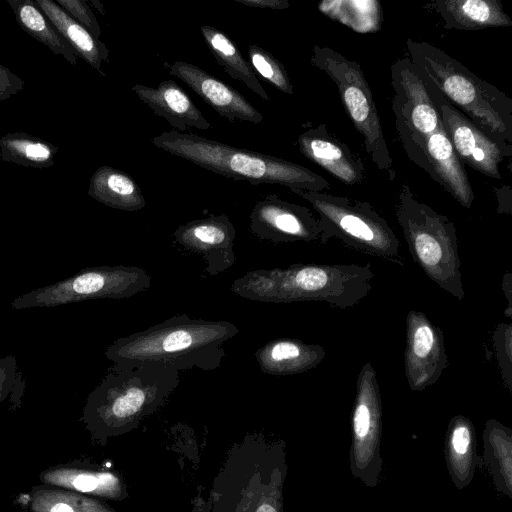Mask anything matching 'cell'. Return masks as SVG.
<instances>
[{"label": "cell", "instance_id": "obj_8", "mask_svg": "<svg viewBox=\"0 0 512 512\" xmlns=\"http://www.w3.org/2000/svg\"><path fill=\"white\" fill-rule=\"evenodd\" d=\"M310 62L336 85L350 120L364 138V147L371 161L393 180L396 175L393 159L360 64L330 47L318 45L312 49Z\"/></svg>", "mask_w": 512, "mask_h": 512}, {"label": "cell", "instance_id": "obj_12", "mask_svg": "<svg viewBox=\"0 0 512 512\" xmlns=\"http://www.w3.org/2000/svg\"><path fill=\"white\" fill-rule=\"evenodd\" d=\"M392 110L398 134L426 138L443 128L419 69L409 58L391 65Z\"/></svg>", "mask_w": 512, "mask_h": 512}, {"label": "cell", "instance_id": "obj_3", "mask_svg": "<svg viewBox=\"0 0 512 512\" xmlns=\"http://www.w3.org/2000/svg\"><path fill=\"white\" fill-rule=\"evenodd\" d=\"M406 49L421 74L510 157L512 99L428 42L408 38Z\"/></svg>", "mask_w": 512, "mask_h": 512}, {"label": "cell", "instance_id": "obj_6", "mask_svg": "<svg viewBox=\"0 0 512 512\" xmlns=\"http://www.w3.org/2000/svg\"><path fill=\"white\" fill-rule=\"evenodd\" d=\"M180 383V372L161 365L113 364L90 393L84 417L104 427L127 425L154 410Z\"/></svg>", "mask_w": 512, "mask_h": 512}, {"label": "cell", "instance_id": "obj_26", "mask_svg": "<svg viewBox=\"0 0 512 512\" xmlns=\"http://www.w3.org/2000/svg\"><path fill=\"white\" fill-rule=\"evenodd\" d=\"M19 26L37 41L59 54L70 64L76 65L77 55L59 34L34 0H7Z\"/></svg>", "mask_w": 512, "mask_h": 512}, {"label": "cell", "instance_id": "obj_30", "mask_svg": "<svg viewBox=\"0 0 512 512\" xmlns=\"http://www.w3.org/2000/svg\"><path fill=\"white\" fill-rule=\"evenodd\" d=\"M32 512H112L102 503L67 490L37 489L31 496Z\"/></svg>", "mask_w": 512, "mask_h": 512}, {"label": "cell", "instance_id": "obj_11", "mask_svg": "<svg viewBox=\"0 0 512 512\" xmlns=\"http://www.w3.org/2000/svg\"><path fill=\"white\" fill-rule=\"evenodd\" d=\"M422 77L459 160L485 176L501 179L499 165L507 156L500 146Z\"/></svg>", "mask_w": 512, "mask_h": 512}, {"label": "cell", "instance_id": "obj_37", "mask_svg": "<svg viewBox=\"0 0 512 512\" xmlns=\"http://www.w3.org/2000/svg\"><path fill=\"white\" fill-rule=\"evenodd\" d=\"M504 295L507 299V309L505 310V314L507 317H511L512 315V306H511V299H512V276L510 272H506L503 277V284H502Z\"/></svg>", "mask_w": 512, "mask_h": 512}, {"label": "cell", "instance_id": "obj_18", "mask_svg": "<svg viewBox=\"0 0 512 512\" xmlns=\"http://www.w3.org/2000/svg\"><path fill=\"white\" fill-rule=\"evenodd\" d=\"M297 145L302 155L347 185L362 183L365 165L358 154L324 125L301 133Z\"/></svg>", "mask_w": 512, "mask_h": 512}, {"label": "cell", "instance_id": "obj_32", "mask_svg": "<svg viewBox=\"0 0 512 512\" xmlns=\"http://www.w3.org/2000/svg\"><path fill=\"white\" fill-rule=\"evenodd\" d=\"M24 389L25 379L18 371L16 357L10 354L0 358V404L9 398L19 406Z\"/></svg>", "mask_w": 512, "mask_h": 512}, {"label": "cell", "instance_id": "obj_35", "mask_svg": "<svg viewBox=\"0 0 512 512\" xmlns=\"http://www.w3.org/2000/svg\"><path fill=\"white\" fill-rule=\"evenodd\" d=\"M24 84V80L0 64V101L6 100L22 91Z\"/></svg>", "mask_w": 512, "mask_h": 512}, {"label": "cell", "instance_id": "obj_28", "mask_svg": "<svg viewBox=\"0 0 512 512\" xmlns=\"http://www.w3.org/2000/svg\"><path fill=\"white\" fill-rule=\"evenodd\" d=\"M41 479L45 484L82 493L112 496L118 490V479L107 472L60 467L45 471Z\"/></svg>", "mask_w": 512, "mask_h": 512}, {"label": "cell", "instance_id": "obj_1", "mask_svg": "<svg viewBox=\"0 0 512 512\" xmlns=\"http://www.w3.org/2000/svg\"><path fill=\"white\" fill-rule=\"evenodd\" d=\"M238 333L236 325L228 321L178 314L116 339L105 350V356L122 367L161 365L179 372L193 368L213 371L225 356L223 344Z\"/></svg>", "mask_w": 512, "mask_h": 512}, {"label": "cell", "instance_id": "obj_9", "mask_svg": "<svg viewBox=\"0 0 512 512\" xmlns=\"http://www.w3.org/2000/svg\"><path fill=\"white\" fill-rule=\"evenodd\" d=\"M151 286L149 274L136 266L87 267L78 273L24 293L10 303L13 310L52 308L95 299H124Z\"/></svg>", "mask_w": 512, "mask_h": 512}, {"label": "cell", "instance_id": "obj_2", "mask_svg": "<svg viewBox=\"0 0 512 512\" xmlns=\"http://www.w3.org/2000/svg\"><path fill=\"white\" fill-rule=\"evenodd\" d=\"M373 277L370 264H292L249 271L233 281L231 291L259 302L320 301L347 309L369 294Z\"/></svg>", "mask_w": 512, "mask_h": 512}, {"label": "cell", "instance_id": "obj_20", "mask_svg": "<svg viewBox=\"0 0 512 512\" xmlns=\"http://www.w3.org/2000/svg\"><path fill=\"white\" fill-rule=\"evenodd\" d=\"M325 349L299 339L277 338L255 352L260 371L268 375H293L307 372L320 364Z\"/></svg>", "mask_w": 512, "mask_h": 512}, {"label": "cell", "instance_id": "obj_5", "mask_svg": "<svg viewBox=\"0 0 512 512\" xmlns=\"http://www.w3.org/2000/svg\"><path fill=\"white\" fill-rule=\"evenodd\" d=\"M395 210L414 262L441 289L462 300L465 292L453 222L420 201L406 183Z\"/></svg>", "mask_w": 512, "mask_h": 512}, {"label": "cell", "instance_id": "obj_22", "mask_svg": "<svg viewBox=\"0 0 512 512\" xmlns=\"http://www.w3.org/2000/svg\"><path fill=\"white\" fill-rule=\"evenodd\" d=\"M34 1L59 34L72 47L76 55L80 56L100 75L105 76L102 62H109V50L105 43L93 37L88 30L68 15L55 1Z\"/></svg>", "mask_w": 512, "mask_h": 512}, {"label": "cell", "instance_id": "obj_19", "mask_svg": "<svg viewBox=\"0 0 512 512\" xmlns=\"http://www.w3.org/2000/svg\"><path fill=\"white\" fill-rule=\"evenodd\" d=\"M132 91L155 115L163 117L175 131L211 128L210 122L174 80H163L157 87L135 84Z\"/></svg>", "mask_w": 512, "mask_h": 512}, {"label": "cell", "instance_id": "obj_24", "mask_svg": "<svg viewBox=\"0 0 512 512\" xmlns=\"http://www.w3.org/2000/svg\"><path fill=\"white\" fill-rule=\"evenodd\" d=\"M200 31L210 52L231 78L243 83L260 98L270 99L251 64L227 35L210 25L201 26Z\"/></svg>", "mask_w": 512, "mask_h": 512}, {"label": "cell", "instance_id": "obj_33", "mask_svg": "<svg viewBox=\"0 0 512 512\" xmlns=\"http://www.w3.org/2000/svg\"><path fill=\"white\" fill-rule=\"evenodd\" d=\"M493 346L502 379L512 389V325L500 323L493 333Z\"/></svg>", "mask_w": 512, "mask_h": 512}, {"label": "cell", "instance_id": "obj_36", "mask_svg": "<svg viewBox=\"0 0 512 512\" xmlns=\"http://www.w3.org/2000/svg\"><path fill=\"white\" fill-rule=\"evenodd\" d=\"M236 2L248 7L268 8V9H287L289 2L287 0H235Z\"/></svg>", "mask_w": 512, "mask_h": 512}, {"label": "cell", "instance_id": "obj_39", "mask_svg": "<svg viewBox=\"0 0 512 512\" xmlns=\"http://www.w3.org/2000/svg\"><path fill=\"white\" fill-rule=\"evenodd\" d=\"M90 3L92 5L95 6V8L102 14L104 15L105 11H104V8L102 6V4L98 1V0H91Z\"/></svg>", "mask_w": 512, "mask_h": 512}, {"label": "cell", "instance_id": "obj_21", "mask_svg": "<svg viewBox=\"0 0 512 512\" xmlns=\"http://www.w3.org/2000/svg\"><path fill=\"white\" fill-rule=\"evenodd\" d=\"M425 8L438 14L446 29L510 27L512 19L498 0H434Z\"/></svg>", "mask_w": 512, "mask_h": 512}, {"label": "cell", "instance_id": "obj_25", "mask_svg": "<svg viewBox=\"0 0 512 512\" xmlns=\"http://www.w3.org/2000/svg\"><path fill=\"white\" fill-rule=\"evenodd\" d=\"M446 457L450 474L458 488L472 479L477 464L475 430L464 416H455L449 424L446 439Z\"/></svg>", "mask_w": 512, "mask_h": 512}, {"label": "cell", "instance_id": "obj_15", "mask_svg": "<svg viewBox=\"0 0 512 512\" xmlns=\"http://www.w3.org/2000/svg\"><path fill=\"white\" fill-rule=\"evenodd\" d=\"M249 228L258 239L274 244L315 241L322 244V231L313 212L275 194L254 205Z\"/></svg>", "mask_w": 512, "mask_h": 512}, {"label": "cell", "instance_id": "obj_7", "mask_svg": "<svg viewBox=\"0 0 512 512\" xmlns=\"http://www.w3.org/2000/svg\"><path fill=\"white\" fill-rule=\"evenodd\" d=\"M318 214L322 244L337 238L346 246L397 265H404L400 241L387 221L368 203L327 192L292 191Z\"/></svg>", "mask_w": 512, "mask_h": 512}, {"label": "cell", "instance_id": "obj_31", "mask_svg": "<svg viewBox=\"0 0 512 512\" xmlns=\"http://www.w3.org/2000/svg\"><path fill=\"white\" fill-rule=\"evenodd\" d=\"M248 57L253 70L262 78L279 91L288 95L294 94V88L285 67L270 52L252 44L248 47Z\"/></svg>", "mask_w": 512, "mask_h": 512}, {"label": "cell", "instance_id": "obj_10", "mask_svg": "<svg viewBox=\"0 0 512 512\" xmlns=\"http://www.w3.org/2000/svg\"><path fill=\"white\" fill-rule=\"evenodd\" d=\"M382 429V401L376 372L371 362L360 369L352 412V473L366 485L375 486L382 461L379 443Z\"/></svg>", "mask_w": 512, "mask_h": 512}, {"label": "cell", "instance_id": "obj_38", "mask_svg": "<svg viewBox=\"0 0 512 512\" xmlns=\"http://www.w3.org/2000/svg\"><path fill=\"white\" fill-rule=\"evenodd\" d=\"M256 512H277L270 504H262Z\"/></svg>", "mask_w": 512, "mask_h": 512}, {"label": "cell", "instance_id": "obj_23", "mask_svg": "<svg viewBox=\"0 0 512 512\" xmlns=\"http://www.w3.org/2000/svg\"><path fill=\"white\" fill-rule=\"evenodd\" d=\"M88 195L110 208L123 211H138L146 205L135 180L127 173L106 165L92 174Z\"/></svg>", "mask_w": 512, "mask_h": 512}, {"label": "cell", "instance_id": "obj_34", "mask_svg": "<svg viewBox=\"0 0 512 512\" xmlns=\"http://www.w3.org/2000/svg\"><path fill=\"white\" fill-rule=\"evenodd\" d=\"M55 3L88 30L93 37L99 39L101 28L88 2L84 0H56Z\"/></svg>", "mask_w": 512, "mask_h": 512}, {"label": "cell", "instance_id": "obj_14", "mask_svg": "<svg viewBox=\"0 0 512 512\" xmlns=\"http://www.w3.org/2000/svg\"><path fill=\"white\" fill-rule=\"evenodd\" d=\"M449 365L442 329L425 313L410 310L406 316L405 376L409 388L422 391L435 384Z\"/></svg>", "mask_w": 512, "mask_h": 512}, {"label": "cell", "instance_id": "obj_17", "mask_svg": "<svg viewBox=\"0 0 512 512\" xmlns=\"http://www.w3.org/2000/svg\"><path fill=\"white\" fill-rule=\"evenodd\" d=\"M170 74L183 81L228 121L254 124L263 121V115L242 94L200 67L180 60L170 65Z\"/></svg>", "mask_w": 512, "mask_h": 512}, {"label": "cell", "instance_id": "obj_29", "mask_svg": "<svg viewBox=\"0 0 512 512\" xmlns=\"http://www.w3.org/2000/svg\"><path fill=\"white\" fill-rule=\"evenodd\" d=\"M486 458L492 465L498 489L511 495V431L495 420L484 431Z\"/></svg>", "mask_w": 512, "mask_h": 512}, {"label": "cell", "instance_id": "obj_4", "mask_svg": "<svg viewBox=\"0 0 512 512\" xmlns=\"http://www.w3.org/2000/svg\"><path fill=\"white\" fill-rule=\"evenodd\" d=\"M152 144L165 152L235 180L253 185L278 184L294 190L322 192L329 182L310 169L260 152L240 149L195 134L175 130L152 138Z\"/></svg>", "mask_w": 512, "mask_h": 512}, {"label": "cell", "instance_id": "obj_27", "mask_svg": "<svg viewBox=\"0 0 512 512\" xmlns=\"http://www.w3.org/2000/svg\"><path fill=\"white\" fill-rule=\"evenodd\" d=\"M58 147L24 132L0 138V159L29 168H49L55 163Z\"/></svg>", "mask_w": 512, "mask_h": 512}, {"label": "cell", "instance_id": "obj_13", "mask_svg": "<svg viewBox=\"0 0 512 512\" xmlns=\"http://www.w3.org/2000/svg\"><path fill=\"white\" fill-rule=\"evenodd\" d=\"M409 159L427 172L463 207L471 208L474 193L467 173L444 128L426 138L399 136Z\"/></svg>", "mask_w": 512, "mask_h": 512}, {"label": "cell", "instance_id": "obj_16", "mask_svg": "<svg viewBox=\"0 0 512 512\" xmlns=\"http://www.w3.org/2000/svg\"><path fill=\"white\" fill-rule=\"evenodd\" d=\"M174 245L182 252L202 256L204 272L216 276L234 264L236 228L225 214L210 215L180 225L173 233Z\"/></svg>", "mask_w": 512, "mask_h": 512}]
</instances>
